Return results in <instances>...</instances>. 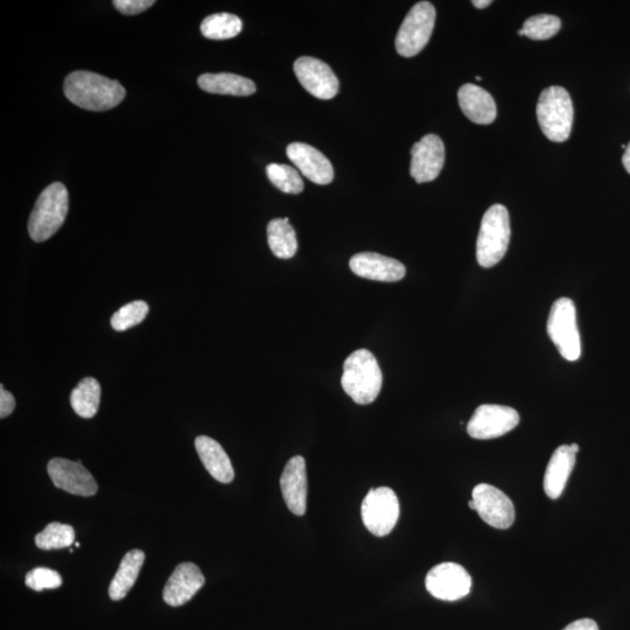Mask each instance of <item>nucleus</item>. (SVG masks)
<instances>
[{"instance_id":"1","label":"nucleus","mask_w":630,"mask_h":630,"mask_svg":"<svg viewBox=\"0 0 630 630\" xmlns=\"http://www.w3.org/2000/svg\"><path fill=\"white\" fill-rule=\"evenodd\" d=\"M63 91L70 102L89 111H107L124 100L121 83L96 73L74 72L66 77Z\"/></svg>"},{"instance_id":"2","label":"nucleus","mask_w":630,"mask_h":630,"mask_svg":"<svg viewBox=\"0 0 630 630\" xmlns=\"http://www.w3.org/2000/svg\"><path fill=\"white\" fill-rule=\"evenodd\" d=\"M382 382L381 368L375 355L367 349L356 350L343 363L342 388L357 404L373 403L380 395Z\"/></svg>"},{"instance_id":"3","label":"nucleus","mask_w":630,"mask_h":630,"mask_svg":"<svg viewBox=\"0 0 630 630\" xmlns=\"http://www.w3.org/2000/svg\"><path fill=\"white\" fill-rule=\"evenodd\" d=\"M69 208V195L65 185L54 182L35 202L28 221V233L34 242H45L65 223Z\"/></svg>"},{"instance_id":"4","label":"nucleus","mask_w":630,"mask_h":630,"mask_svg":"<svg viewBox=\"0 0 630 630\" xmlns=\"http://www.w3.org/2000/svg\"><path fill=\"white\" fill-rule=\"evenodd\" d=\"M511 236L509 213L503 205L490 207L482 217L476 242V259L482 268L500 263L509 247Z\"/></svg>"},{"instance_id":"5","label":"nucleus","mask_w":630,"mask_h":630,"mask_svg":"<svg viewBox=\"0 0 630 630\" xmlns=\"http://www.w3.org/2000/svg\"><path fill=\"white\" fill-rule=\"evenodd\" d=\"M537 119L546 138L563 143L569 139L573 124V104L562 87L546 88L539 96Z\"/></svg>"},{"instance_id":"6","label":"nucleus","mask_w":630,"mask_h":630,"mask_svg":"<svg viewBox=\"0 0 630 630\" xmlns=\"http://www.w3.org/2000/svg\"><path fill=\"white\" fill-rule=\"evenodd\" d=\"M548 334L560 355L567 361H578L581 355L576 305L569 298L553 303L548 319Z\"/></svg>"},{"instance_id":"7","label":"nucleus","mask_w":630,"mask_h":630,"mask_svg":"<svg viewBox=\"0 0 630 630\" xmlns=\"http://www.w3.org/2000/svg\"><path fill=\"white\" fill-rule=\"evenodd\" d=\"M436 9L429 2H420L406 14L396 37V49L404 58H412L423 51L429 42L434 24Z\"/></svg>"},{"instance_id":"8","label":"nucleus","mask_w":630,"mask_h":630,"mask_svg":"<svg viewBox=\"0 0 630 630\" xmlns=\"http://www.w3.org/2000/svg\"><path fill=\"white\" fill-rule=\"evenodd\" d=\"M362 520L371 534L384 537L396 527L399 518V501L389 487L370 489L362 503Z\"/></svg>"},{"instance_id":"9","label":"nucleus","mask_w":630,"mask_h":630,"mask_svg":"<svg viewBox=\"0 0 630 630\" xmlns=\"http://www.w3.org/2000/svg\"><path fill=\"white\" fill-rule=\"evenodd\" d=\"M518 423L520 415L515 409L504 405L483 404L469 420L467 432L474 439H494L513 431Z\"/></svg>"},{"instance_id":"10","label":"nucleus","mask_w":630,"mask_h":630,"mask_svg":"<svg viewBox=\"0 0 630 630\" xmlns=\"http://www.w3.org/2000/svg\"><path fill=\"white\" fill-rule=\"evenodd\" d=\"M426 590L432 597L444 601L462 599L471 592L472 578L459 564L443 563L427 573Z\"/></svg>"},{"instance_id":"11","label":"nucleus","mask_w":630,"mask_h":630,"mask_svg":"<svg viewBox=\"0 0 630 630\" xmlns=\"http://www.w3.org/2000/svg\"><path fill=\"white\" fill-rule=\"evenodd\" d=\"M472 496L476 511L490 527L504 530L514 524V503L500 489L480 483L473 489Z\"/></svg>"},{"instance_id":"12","label":"nucleus","mask_w":630,"mask_h":630,"mask_svg":"<svg viewBox=\"0 0 630 630\" xmlns=\"http://www.w3.org/2000/svg\"><path fill=\"white\" fill-rule=\"evenodd\" d=\"M294 74L301 86L319 100H331L339 93V80L324 61L303 56L294 62Z\"/></svg>"},{"instance_id":"13","label":"nucleus","mask_w":630,"mask_h":630,"mask_svg":"<svg viewBox=\"0 0 630 630\" xmlns=\"http://www.w3.org/2000/svg\"><path fill=\"white\" fill-rule=\"evenodd\" d=\"M47 471L54 486L69 494L89 497L97 493V482L81 461L54 458L48 462Z\"/></svg>"},{"instance_id":"14","label":"nucleus","mask_w":630,"mask_h":630,"mask_svg":"<svg viewBox=\"0 0 630 630\" xmlns=\"http://www.w3.org/2000/svg\"><path fill=\"white\" fill-rule=\"evenodd\" d=\"M410 174L418 184L439 177L445 164V145L437 135H426L412 146Z\"/></svg>"},{"instance_id":"15","label":"nucleus","mask_w":630,"mask_h":630,"mask_svg":"<svg viewBox=\"0 0 630 630\" xmlns=\"http://www.w3.org/2000/svg\"><path fill=\"white\" fill-rule=\"evenodd\" d=\"M287 157L308 180L317 185H328L334 179L331 161L315 147L305 143L287 146Z\"/></svg>"},{"instance_id":"16","label":"nucleus","mask_w":630,"mask_h":630,"mask_svg":"<svg viewBox=\"0 0 630 630\" xmlns=\"http://www.w3.org/2000/svg\"><path fill=\"white\" fill-rule=\"evenodd\" d=\"M349 266L356 276L385 283L399 282L406 272L405 266L397 259L376 252H361L353 256Z\"/></svg>"},{"instance_id":"17","label":"nucleus","mask_w":630,"mask_h":630,"mask_svg":"<svg viewBox=\"0 0 630 630\" xmlns=\"http://www.w3.org/2000/svg\"><path fill=\"white\" fill-rule=\"evenodd\" d=\"M280 489L291 513L297 516L305 515L307 509L306 461L300 455H296L287 462L280 476Z\"/></svg>"},{"instance_id":"18","label":"nucleus","mask_w":630,"mask_h":630,"mask_svg":"<svg viewBox=\"0 0 630 630\" xmlns=\"http://www.w3.org/2000/svg\"><path fill=\"white\" fill-rule=\"evenodd\" d=\"M205 585V577L198 565L182 563L174 570L168 579L163 598L167 605L179 607L187 604Z\"/></svg>"},{"instance_id":"19","label":"nucleus","mask_w":630,"mask_h":630,"mask_svg":"<svg viewBox=\"0 0 630 630\" xmlns=\"http://www.w3.org/2000/svg\"><path fill=\"white\" fill-rule=\"evenodd\" d=\"M458 100L462 112L469 121L489 125L495 121L497 112L492 95L475 84H465L459 89Z\"/></svg>"},{"instance_id":"20","label":"nucleus","mask_w":630,"mask_h":630,"mask_svg":"<svg viewBox=\"0 0 630 630\" xmlns=\"http://www.w3.org/2000/svg\"><path fill=\"white\" fill-rule=\"evenodd\" d=\"M576 453L572 451L570 445H562L553 452L548 467L544 475V492L550 499L557 500L562 496L569 480L574 464H576Z\"/></svg>"},{"instance_id":"21","label":"nucleus","mask_w":630,"mask_h":630,"mask_svg":"<svg viewBox=\"0 0 630 630\" xmlns=\"http://www.w3.org/2000/svg\"><path fill=\"white\" fill-rule=\"evenodd\" d=\"M195 448L208 473L221 483H230L235 478L233 465L223 447L213 438L200 436L195 439Z\"/></svg>"},{"instance_id":"22","label":"nucleus","mask_w":630,"mask_h":630,"mask_svg":"<svg viewBox=\"0 0 630 630\" xmlns=\"http://www.w3.org/2000/svg\"><path fill=\"white\" fill-rule=\"evenodd\" d=\"M144 562L145 553L142 550L133 549L126 553L109 586V595L112 600L119 601L128 595L136 584Z\"/></svg>"},{"instance_id":"23","label":"nucleus","mask_w":630,"mask_h":630,"mask_svg":"<svg viewBox=\"0 0 630 630\" xmlns=\"http://www.w3.org/2000/svg\"><path fill=\"white\" fill-rule=\"evenodd\" d=\"M198 84L210 94L250 96L256 93L254 82L236 74H203L199 77Z\"/></svg>"},{"instance_id":"24","label":"nucleus","mask_w":630,"mask_h":630,"mask_svg":"<svg viewBox=\"0 0 630 630\" xmlns=\"http://www.w3.org/2000/svg\"><path fill=\"white\" fill-rule=\"evenodd\" d=\"M268 242L272 254L280 259H290L297 254L296 230L287 219H275L268 224Z\"/></svg>"},{"instance_id":"25","label":"nucleus","mask_w":630,"mask_h":630,"mask_svg":"<svg viewBox=\"0 0 630 630\" xmlns=\"http://www.w3.org/2000/svg\"><path fill=\"white\" fill-rule=\"evenodd\" d=\"M101 403V385L93 377H86L70 395V405L76 415L90 419L95 417Z\"/></svg>"},{"instance_id":"26","label":"nucleus","mask_w":630,"mask_h":630,"mask_svg":"<svg viewBox=\"0 0 630 630\" xmlns=\"http://www.w3.org/2000/svg\"><path fill=\"white\" fill-rule=\"evenodd\" d=\"M242 27V20L235 14L216 13L202 21L200 30L207 39L228 40L240 34Z\"/></svg>"},{"instance_id":"27","label":"nucleus","mask_w":630,"mask_h":630,"mask_svg":"<svg viewBox=\"0 0 630 630\" xmlns=\"http://www.w3.org/2000/svg\"><path fill=\"white\" fill-rule=\"evenodd\" d=\"M75 542V530L68 524L52 522L35 536V544L41 550L70 548Z\"/></svg>"},{"instance_id":"28","label":"nucleus","mask_w":630,"mask_h":630,"mask_svg":"<svg viewBox=\"0 0 630 630\" xmlns=\"http://www.w3.org/2000/svg\"><path fill=\"white\" fill-rule=\"evenodd\" d=\"M266 174L273 186L286 194H300L304 191V181L293 167L284 164H270Z\"/></svg>"},{"instance_id":"29","label":"nucleus","mask_w":630,"mask_h":630,"mask_svg":"<svg viewBox=\"0 0 630 630\" xmlns=\"http://www.w3.org/2000/svg\"><path fill=\"white\" fill-rule=\"evenodd\" d=\"M562 28V21L551 14H538L525 20L522 30L518 34L525 35L531 40H548Z\"/></svg>"},{"instance_id":"30","label":"nucleus","mask_w":630,"mask_h":630,"mask_svg":"<svg viewBox=\"0 0 630 630\" xmlns=\"http://www.w3.org/2000/svg\"><path fill=\"white\" fill-rule=\"evenodd\" d=\"M147 313H149V305L145 301H132L112 315L111 326L117 332H124L126 329L139 325L146 318Z\"/></svg>"},{"instance_id":"31","label":"nucleus","mask_w":630,"mask_h":630,"mask_svg":"<svg viewBox=\"0 0 630 630\" xmlns=\"http://www.w3.org/2000/svg\"><path fill=\"white\" fill-rule=\"evenodd\" d=\"M25 584L33 591L55 590L62 585L60 574L48 567H35L26 574Z\"/></svg>"},{"instance_id":"32","label":"nucleus","mask_w":630,"mask_h":630,"mask_svg":"<svg viewBox=\"0 0 630 630\" xmlns=\"http://www.w3.org/2000/svg\"><path fill=\"white\" fill-rule=\"evenodd\" d=\"M156 4L153 0H115L114 5L116 9L126 14V16H135L150 9L152 5Z\"/></svg>"},{"instance_id":"33","label":"nucleus","mask_w":630,"mask_h":630,"mask_svg":"<svg viewBox=\"0 0 630 630\" xmlns=\"http://www.w3.org/2000/svg\"><path fill=\"white\" fill-rule=\"evenodd\" d=\"M16 408V399H14L11 392L4 389L3 385L0 387V418L4 419L9 417Z\"/></svg>"},{"instance_id":"34","label":"nucleus","mask_w":630,"mask_h":630,"mask_svg":"<svg viewBox=\"0 0 630 630\" xmlns=\"http://www.w3.org/2000/svg\"><path fill=\"white\" fill-rule=\"evenodd\" d=\"M563 630H599L597 622L591 619H580L570 623Z\"/></svg>"},{"instance_id":"35","label":"nucleus","mask_w":630,"mask_h":630,"mask_svg":"<svg viewBox=\"0 0 630 630\" xmlns=\"http://www.w3.org/2000/svg\"><path fill=\"white\" fill-rule=\"evenodd\" d=\"M622 163L626 171L630 174V143L626 147L625 154H623Z\"/></svg>"},{"instance_id":"36","label":"nucleus","mask_w":630,"mask_h":630,"mask_svg":"<svg viewBox=\"0 0 630 630\" xmlns=\"http://www.w3.org/2000/svg\"><path fill=\"white\" fill-rule=\"evenodd\" d=\"M490 4H492V2H490V0H474L473 5L476 7V9H486V7H488Z\"/></svg>"},{"instance_id":"37","label":"nucleus","mask_w":630,"mask_h":630,"mask_svg":"<svg viewBox=\"0 0 630 630\" xmlns=\"http://www.w3.org/2000/svg\"><path fill=\"white\" fill-rule=\"evenodd\" d=\"M570 446H571L572 451H573L574 453H576V454H577V453L579 452V445H578V444H572V445H570Z\"/></svg>"},{"instance_id":"38","label":"nucleus","mask_w":630,"mask_h":630,"mask_svg":"<svg viewBox=\"0 0 630 630\" xmlns=\"http://www.w3.org/2000/svg\"><path fill=\"white\" fill-rule=\"evenodd\" d=\"M468 506H469V508H471L472 510H475V511H476L475 503H474V501H473V500L468 502Z\"/></svg>"},{"instance_id":"39","label":"nucleus","mask_w":630,"mask_h":630,"mask_svg":"<svg viewBox=\"0 0 630 630\" xmlns=\"http://www.w3.org/2000/svg\"><path fill=\"white\" fill-rule=\"evenodd\" d=\"M76 548H79V546H81L80 543H75Z\"/></svg>"}]
</instances>
